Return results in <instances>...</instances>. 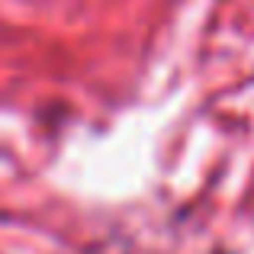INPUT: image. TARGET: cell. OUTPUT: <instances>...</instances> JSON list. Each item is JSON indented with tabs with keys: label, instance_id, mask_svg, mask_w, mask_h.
<instances>
[]
</instances>
